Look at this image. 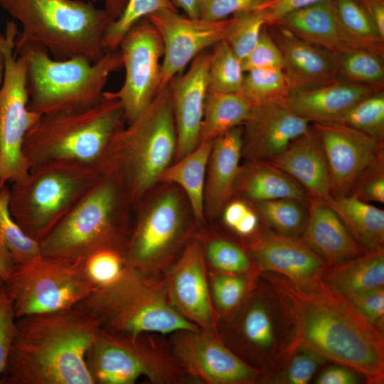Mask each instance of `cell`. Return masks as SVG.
I'll return each instance as SVG.
<instances>
[{
	"mask_svg": "<svg viewBox=\"0 0 384 384\" xmlns=\"http://www.w3.org/2000/svg\"><path fill=\"white\" fill-rule=\"evenodd\" d=\"M183 191L168 187L141 200L125 250L126 266L148 277H159L194 236Z\"/></svg>",
	"mask_w": 384,
	"mask_h": 384,
	"instance_id": "8fae6325",
	"label": "cell"
},
{
	"mask_svg": "<svg viewBox=\"0 0 384 384\" xmlns=\"http://www.w3.org/2000/svg\"><path fill=\"white\" fill-rule=\"evenodd\" d=\"M311 124L327 161L331 196H348L359 178L384 157L383 140L338 122Z\"/></svg>",
	"mask_w": 384,
	"mask_h": 384,
	"instance_id": "2e32d148",
	"label": "cell"
},
{
	"mask_svg": "<svg viewBox=\"0 0 384 384\" xmlns=\"http://www.w3.org/2000/svg\"><path fill=\"white\" fill-rule=\"evenodd\" d=\"M252 105L239 93L208 90L204 105L199 143L212 141L228 130L242 126Z\"/></svg>",
	"mask_w": 384,
	"mask_h": 384,
	"instance_id": "d6a6232c",
	"label": "cell"
},
{
	"mask_svg": "<svg viewBox=\"0 0 384 384\" xmlns=\"http://www.w3.org/2000/svg\"><path fill=\"white\" fill-rule=\"evenodd\" d=\"M14 50L27 60L28 108L41 115L96 105L110 75L123 68L119 49L106 51L94 62L83 57L52 58L45 48L34 43L15 44Z\"/></svg>",
	"mask_w": 384,
	"mask_h": 384,
	"instance_id": "5b68a950",
	"label": "cell"
},
{
	"mask_svg": "<svg viewBox=\"0 0 384 384\" xmlns=\"http://www.w3.org/2000/svg\"><path fill=\"white\" fill-rule=\"evenodd\" d=\"M94 384H133L144 377L155 384L194 383L164 335L132 336L100 329L86 354Z\"/></svg>",
	"mask_w": 384,
	"mask_h": 384,
	"instance_id": "30bf717a",
	"label": "cell"
},
{
	"mask_svg": "<svg viewBox=\"0 0 384 384\" xmlns=\"http://www.w3.org/2000/svg\"><path fill=\"white\" fill-rule=\"evenodd\" d=\"M162 278L171 306L201 330L220 337L203 248L195 235Z\"/></svg>",
	"mask_w": 384,
	"mask_h": 384,
	"instance_id": "e0dca14e",
	"label": "cell"
},
{
	"mask_svg": "<svg viewBox=\"0 0 384 384\" xmlns=\"http://www.w3.org/2000/svg\"><path fill=\"white\" fill-rule=\"evenodd\" d=\"M4 74V58L2 52L0 50V86L2 83Z\"/></svg>",
	"mask_w": 384,
	"mask_h": 384,
	"instance_id": "91938a15",
	"label": "cell"
},
{
	"mask_svg": "<svg viewBox=\"0 0 384 384\" xmlns=\"http://www.w3.org/2000/svg\"><path fill=\"white\" fill-rule=\"evenodd\" d=\"M275 23L331 53L347 49L338 33L332 0H324L292 11Z\"/></svg>",
	"mask_w": 384,
	"mask_h": 384,
	"instance_id": "f1b7e54d",
	"label": "cell"
},
{
	"mask_svg": "<svg viewBox=\"0 0 384 384\" xmlns=\"http://www.w3.org/2000/svg\"><path fill=\"white\" fill-rule=\"evenodd\" d=\"M291 324L285 355L299 350L348 367L368 383L384 381V339L350 301L322 278L297 282L263 272Z\"/></svg>",
	"mask_w": 384,
	"mask_h": 384,
	"instance_id": "6da1fadb",
	"label": "cell"
},
{
	"mask_svg": "<svg viewBox=\"0 0 384 384\" xmlns=\"http://www.w3.org/2000/svg\"><path fill=\"white\" fill-rule=\"evenodd\" d=\"M322 279L344 296L383 287L384 248L330 266Z\"/></svg>",
	"mask_w": 384,
	"mask_h": 384,
	"instance_id": "4dcf8cb0",
	"label": "cell"
},
{
	"mask_svg": "<svg viewBox=\"0 0 384 384\" xmlns=\"http://www.w3.org/2000/svg\"><path fill=\"white\" fill-rule=\"evenodd\" d=\"M268 162L281 169L309 196L327 201L332 198L327 161L319 138L311 125L279 155Z\"/></svg>",
	"mask_w": 384,
	"mask_h": 384,
	"instance_id": "d4e9b609",
	"label": "cell"
},
{
	"mask_svg": "<svg viewBox=\"0 0 384 384\" xmlns=\"http://www.w3.org/2000/svg\"><path fill=\"white\" fill-rule=\"evenodd\" d=\"M345 297L368 322L380 331L384 321L383 287Z\"/></svg>",
	"mask_w": 384,
	"mask_h": 384,
	"instance_id": "681fc988",
	"label": "cell"
},
{
	"mask_svg": "<svg viewBox=\"0 0 384 384\" xmlns=\"http://www.w3.org/2000/svg\"><path fill=\"white\" fill-rule=\"evenodd\" d=\"M307 208L308 218L302 240L329 267L368 252L324 201L309 196Z\"/></svg>",
	"mask_w": 384,
	"mask_h": 384,
	"instance_id": "cb8c5ba5",
	"label": "cell"
},
{
	"mask_svg": "<svg viewBox=\"0 0 384 384\" xmlns=\"http://www.w3.org/2000/svg\"><path fill=\"white\" fill-rule=\"evenodd\" d=\"M207 269L220 272L257 275L254 264L243 245L214 231L196 230Z\"/></svg>",
	"mask_w": 384,
	"mask_h": 384,
	"instance_id": "e575fe53",
	"label": "cell"
},
{
	"mask_svg": "<svg viewBox=\"0 0 384 384\" xmlns=\"http://www.w3.org/2000/svg\"><path fill=\"white\" fill-rule=\"evenodd\" d=\"M349 195L367 203H384V157L359 178Z\"/></svg>",
	"mask_w": 384,
	"mask_h": 384,
	"instance_id": "c3c4849f",
	"label": "cell"
},
{
	"mask_svg": "<svg viewBox=\"0 0 384 384\" xmlns=\"http://www.w3.org/2000/svg\"><path fill=\"white\" fill-rule=\"evenodd\" d=\"M267 26L282 52L290 92L323 86L338 79L333 53L297 37L279 24Z\"/></svg>",
	"mask_w": 384,
	"mask_h": 384,
	"instance_id": "7402d4cb",
	"label": "cell"
},
{
	"mask_svg": "<svg viewBox=\"0 0 384 384\" xmlns=\"http://www.w3.org/2000/svg\"><path fill=\"white\" fill-rule=\"evenodd\" d=\"M207 275L212 303L220 324L230 319L242 304L256 277L208 269Z\"/></svg>",
	"mask_w": 384,
	"mask_h": 384,
	"instance_id": "d590c367",
	"label": "cell"
},
{
	"mask_svg": "<svg viewBox=\"0 0 384 384\" xmlns=\"http://www.w3.org/2000/svg\"><path fill=\"white\" fill-rule=\"evenodd\" d=\"M100 329L81 304L17 318L0 383L94 384L86 354Z\"/></svg>",
	"mask_w": 384,
	"mask_h": 384,
	"instance_id": "7a4b0ae2",
	"label": "cell"
},
{
	"mask_svg": "<svg viewBox=\"0 0 384 384\" xmlns=\"http://www.w3.org/2000/svg\"><path fill=\"white\" fill-rule=\"evenodd\" d=\"M16 319L12 299L4 284L0 286V380L14 337Z\"/></svg>",
	"mask_w": 384,
	"mask_h": 384,
	"instance_id": "7dc6e473",
	"label": "cell"
},
{
	"mask_svg": "<svg viewBox=\"0 0 384 384\" xmlns=\"http://www.w3.org/2000/svg\"><path fill=\"white\" fill-rule=\"evenodd\" d=\"M18 29L14 21L0 33V50L4 58V74L0 86V186L23 178L29 166L23 152L26 134L41 117L28 108L27 60L16 55Z\"/></svg>",
	"mask_w": 384,
	"mask_h": 384,
	"instance_id": "4fadbf2b",
	"label": "cell"
},
{
	"mask_svg": "<svg viewBox=\"0 0 384 384\" xmlns=\"http://www.w3.org/2000/svg\"><path fill=\"white\" fill-rule=\"evenodd\" d=\"M5 286L16 319L69 309L97 289L81 263L43 255L16 265Z\"/></svg>",
	"mask_w": 384,
	"mask_h": 384,
	"instance_id": "7c38bea8",
	"label": "cell"
},
{
	"mask_svg": "<svg viewBox=\"0 0 384 384\" xmlns=\"http://www.w3.org/2000/svg\"><path fill=\"white\" fill-rule=\"evenodd\" d=\"M176 358L194 383L245 384L261 371L234 353L220 337L202 330H179L169 335Z\"/></svg>",
	"mask_w": 384,
	"mask_h": 384,
	"instance_id": "9a60e30c",
	"label": "cell"
},
{
	"mask_svg": "<svg viewBox=\"0 0 384 384\" xmlns=\"http://www.w3.org/2000/svg\"><path fill=\"white\" fill-rule=\"evenodd\" d=\"M310 124L295 114L285 100L252 105L242 125V157L247 161H269L306 132Z\"/></svg>",
	"mask_w": 384,
	"mask_h": 384,
	"instance_id": "ffe728a7",
	"label": "cell"
},
{
	"mask_svg": "<svg viewBox=\"0 0 384 384\" xmlns=\"http://www.w3.org/2000/svg\"><path fill=\"white\" fill-rule=\"evenodd\" d=\"M282 52L270 34L267 25L262 28L258 41L251 52L242 60L244 72L258 68L284 69Z\"/></svg>",
	"mask_w": 384,
	"mask_h": 384,
	"instance_id": "bcb514c9",
	"label": "cell"
},
{
	"mask_svg": "<svg viewBox=\"0 0 384 384\" xmlns=\"http://www.w3.org/2000/svg\"><path fill=\"white\" fill-rule=\"evenodd\" d=\"M244 75L242 61L228 43L222 40L215 44L210 52L208 90L223 93H239Z\"/></svg>",
	"mask_w": 384,
	"mask_h": 384,
	"instance_id": "f35d334b",
	"label": "cell"
},
{
	"mask_svg": "<svg viewBox=\"0 0 384 384\" xmlns=\"http://www.w3.org/2000/svg\"><path fill=\"white\" fill-rule=\"evenodd\" d=\"M285 372L284 379L291 384H306L316 370L319 360L317 355L304 350L294 352Z\"/></svg>",
	"mask_w": 384,
	"mask_h": 384,
	"instance_id": "816d5d0a",
	"label": "cell"
},
{
	"mask_svg": "<svg viewBox=\"0 0 384 384\" xmlns=\"http://www.w3.org/2000/svg\"><path fill=\"white\" fill-rule=\"evenodd\" d=\"M101 177L95 167L77 163L31 167L9 188L11 214L25 233L39 242Z\"/></svg>",
	"mask_w": 384,
	"mask_h": 384,
	"instance_id": "9c48e42d",
	"label": "cell"
},
{
	"mask_svg": "<svg viewBox=\"0 0 384 384\" xmlns=\"http://www.w3.org/2000/svg\"><path fill=\"white\" fill-rule=\"evenodd\" d=\"M340 37L347 49L367 50L382 56L384 36L358 0H332Z\"/></svg>",
	"mask_w": 384,
	"mask_h": 384,
	"instance_id": "1f68e13d",
	"label": "cell"
},
{
	"mask_svg": "<svg viewBox=\"0 0 384 384\" xmlns=\"http://www.w3.org/2000/svg\"><path fill=\"white\" fill-rule=\"evenodd\" d=\"M9 188H0V243L9 252L16 265L40 256V244L21 229L12 217L9 206Z\"/></svg>",
	"mask_w": 384,
	"mask_h": 384,
	"instance_id": "ab89813d",
	"label": "cell"
},
{
	"mask_svg": "<svg viewBox=\"0 0 384 384\" xmlns=\"http://www.w3.org/2000/svg\"><path fill=\"white\" fill-rule=\"evenodd\" d=\"M318 384H355L358 379L348 369L331 367L324 370L316 380Z\"/></svg>",
	"mask_w": 384,
	"mask_h": 384,
	"instance_id": "db71d44e",
	"label": "cell"
},
{
	"mask_svg": "<svg viewBox=\"0 0 384 384\" xmlns=\"http://www.w3.org/2000/svg\"><path fill=\"white\" fill-rule=\"evenodd\" d=\"M15 266L16 264L11 255L0 243V277L5 284L10 282Z\"/></svg>",
	"mask_w": 384,
	"mask_h": 384,
	"instance_id": "9f6ffc18",
	"label": "cell"
},
{
	"mask_svg": "<svg viewBox=\"0 0 384 384\" xmlns=\"http://www.w3.org/2000/svg\"><path fill=\"white\" fill-rule=\"evenodd\" d=\"M244 247L250 255L257 275L275 272L297 282L322 278L329 267L326 261L302 239L260 230L246 238Z\"/></svg>",
	"mask_w": 384,
	"mask_h": 384,
	"instance_id": "d6986e66",
	"label": "cell"
},
{
	"mask_svg": "<svg viewBox=\"0 0 384 384\" xmlns=\"http://www.w3.org/2000/svg\"><path fill=\"white\" fill-rule=\"evenodd\" d=\"M176 149L172 102L166 86L135 120L114 134L96 168L119 186L133 206L159 182Z\"/></svg>",
	"mask_w": 384,
	"mask_h": 384,
	"instance_id": "3957f363",
	"label": "cell"
},
{
	"mask_svg": "<svg viewBox=\"0 0 384 384\" xmlns=\"http://www.w3.org/2000/svg\"><path fill=\"white\" fill-rule=\"evenodd\" d=\"M270 0H201V18L220 21L235 14L257 10Z\"/></svg>",
	"mask_w": 384,
	"mask_h": 384,
	"instance_id": "f907efd6",
	"label": "cell"
},
{
	"mask_svg": "<svg viewBox=\"0 0 384 384\" xmlns=\"http://www.w3.org/2000/svg\"><path fill=\"white\" fill-rule=\"evenodd\" d=\"M176 11L171 0H128L120 14L107 28L102 40L106 51L118 49L127 31L138 21L161 10Z\"/></svg>",
	"mask_w": 384,
	"mask_h": 384,
	"instance_id": "b9f144b4",
	"label": "cell"
},
{
	"mask_svg": "<svg viewBox=\"0 0 384 384\" xmlns=\"http://www.w3.org/2000/svg\"><path fill=\"white\" fill-rule=\"evenodd\" d=\"M174 3L183 10L189 18L201 17V0H174Z\"/></svg>",
	"mask_w": 384,
	"mask_h": 384,
	"instance_id": "6f0895ef",
	"label": "cell"
},
{
	"mask_svg": "<svg viewBox=\"0 0 384 384\" xmlns=\"http://www.w3.org/2000/svg\"><path fill=\"white\" fill-rule=\"evenodd\" d=\"M4 284V281H3L2 278L0 277V286H1Z\"/></svg>",
	"mask_w": 384,
	"mask_h": 384,
	"instance_id": "94428289",
	"label": "cell"
},
{
	"mask_svg": "<svg viewBox=\"0 0 384 384\" xmlns=\"http://www.w3.org/2000/svg\"><path fill=\"white\" fill-rule=\"evenodd\" d=\"M213 142L199 143L190 153L172 162L159 178V182L178 186L184 193L197 227L205 222L204 187Z\"/></svg>",
	"mask_w": 384,
	"mask_h": 384,
	"instance_id": "83f0119b",
	"label": "cell"
},
{
	"mask_svg": "<svg viewBox=\"0 0 384 384\" xmlns=\"http://www.w3.org/2000/svg\"><path fill=\"white\" fill-rule=\"evenodd\" d=\"M0 188H1V186H0Z\"/></svg>",
	"mask_w": 384,
	"mask_h": 384,
	"instance_id": "6125c7cd",
	"label": "cell"
},
{
	"mask_svg": "<svg viewBox=\"0 0 384 384\" xmlns=\"http://www.w3.org/2000/svg\"><path fill=\"white\" fill-rule=\"evenodd\" d=\"M384 139V93L383 90L363 98L332 121Z\"/></svg>",
	"mask_w": 384,
	"mask_h": 384,
	"instance_id": "7bdbcfd3",
	"label": "cell"
},
{
	"mask_svg": "<svg viewBox=\"0 0 384 384\" xmlns=\"http://www.w3.org/2000/svg\"><path fill=\"white\" fill-rule=\"evenodd\" d=\"M333 54L339 79L383 90V56L370 50L352 48Z\"/></svg>",
	"mask_w": 384,
	"mask_h": 384,
	"instance_id": "8d00e7d4",
	"label": "cell"
},
{
	"mask_svg": "<svg viewBox=\"0 0 384 384\" xmlns=\"http://www.w3.org/2000/svg\"><path fill=\"white\" fill-rule=\"evenodd\" d=\"M241 311H237L235 321L231 324L236 340L248 352L270 350L274 343L272 318L263 302L255 298H248Z\"/></svg>",
	"mask_w": 384,
	"mask_h": 384,
	"instance_id": "836d02e7",
	"label": "cell"
},
{
	"mask_svg": "<svg viewBox=\"0 0 384 384\" xmlns=\"http://www.w3.org/2000/svg\"><path fill=\"white\" fill-rule=\"evenodd\" d=\"M265 24L259 10L235 14L229 18L223 40L242 61L255 46Z\"/></svg>",
	"mask_w": 384,
	"mask_h": 384,
	"instance_id": "ee69618b",
	"label": "cell"
},
{
	"mask_svg": "<svg viewBox=\"0 0 384 384\" xmlns=\"http://www.w3.org/2000/svg\"><path fill=\"white\" fill-rule=\"evenodd\" d=\"M82 268L90 282L97 288L114 282L125 268L124 252L115 250H102L88 257Z\"/></svg>",
	"mask_w": 384,
	"mask_h": 384,
	"instance_id": "f6af8a7d",
	"label": "cell"
},
{
	"mask_svg": "<svg viewBox=\"0 0 384 384\" xmlns=\"http://www.w3.org/2000/svg\"><path fill=\"white\" fill-rule=\"evenodd\" d=\"M290 87L282 69L258 68L245 73L239 92L252 105H261L285 100Z\"/></svg>",
	"mask_w": 384,
	"mask_h": 384,
	"instance_id": "60d3db41",
	"label": "cell"
},
{
	"mask_svg": "<svg viewBox=\"0 0 384 384\" xmlns=\"http://www.w3.org/2000/svg\"><path fill=\"white\" fill-rule=\"evenodd\" d=\"M353 239L367 252L383 248L384 210L348 195L324 201Z\"/></svg>",
	"mask_w": 384,
	"mask_h": 384,
	"instance_id": "f546056e",
	"label": "cell"
},
{
	"mask_svg": "<svg viewBox=\"0 0 384 384\" xmlns=\"http://www.w3.org/2000/svg\"><path fill=\"white\" fill-rule=\"evenodd\" d=\"M209 60L210 52L205 50L194 58L185 73L176 75L167 85L172 102L177 137L174 161L190 153L199 144L208 91Z\"/></svg>",
	"mask_w": 384,
	"mask_h": 384,
	"instance_id": "44dd1931",
	"label": "cell"
},
{
	"mask_svg": "<svg viewBox=\"0 0 384 384\" xmlns=\"http://www.w3.org/2000/svg\"><path fill=\"white\" fill-rule=\"evenodd\" d=\"M126 124L120 102L102 96L82 110L41 115L26 134L23 152L29 169L56 161L96 168L112 137Z\"/></svg>",
	"mask_w": 384,
	"mask_h": 384,
	"instance_id": "52a82bcc",
	"label": "cell"
},
{
	"mask_svg": "<svg viewBox=\"0 0 384 384\" xmlns=\"http://www.w3.org/2000/svg\"><path fill=\"white\" fill-rule=\"evenodd\" d=\"M93 3L102 1L105 5V9L115 20L123 11L128 0H89Z\"/></svg>",
	"mask_w": 384,
	"mask_h": 384,
	"instance_id": "680465c9",
	"label": "cell"
},
{
	"mask_svg": "<svg viewBox=\"0 0 384 384\" xmlns=\"http://www.w3.org/2000/svg\"><path fill=\"white\" fill-rule=\"evenodd\" d=\"M80 304L97 318L102 329L110 331L165 336L179 330H201L171 306L162 276L145 277L127 266L114 282L97 287Z\"/></svg>",
	"mask_w": 384,
	"mask_h": 384,
	"instance_id": "ba28073f",
	"label": "cell"
},
{
	"mask_svg": "<svg viewBox=\"0 0 384 384\" xmlns=\"http://www.w3.org/2000/svg\"><path fill=\"white\" fill-rule=\"evenodd\" d=\"M384 36V0H358Z\"/></svg>",
	"mask_w": 384,
	"mask_h": 384,
	"instance_id": "11a10c76",
	"label": "cell"
},
{
	"mask_svg": "<svg viewBox=\"0 0 384 384\" xmlns=\"http://www.w3.org/2000/svg\"><path fill=\"white\" fill-rule=\"evenodd\" d=\"M158 31L164 47L159 91L200 53L223 40L229 18H191L176 11L161 10L146 17Z\"/></svg>",
	"mask_w": 384,
	"mask_h": 384,
	"instance_id": "ac0fdd59",
	"label": "cell"
},
{
	"mask_svg": "<svg viewBox=\"0 0 384 384\" xmlns=\"http://www.w3.org/2000/svg\"><path fill=\"white\" fill-rule=\"evenodd\" d=\"M251 204L272 231L297 238L302 234L308 218L306 203L294 198H280Z\"/></svg>",
	"mask_w": 384,
	"mask_h": 384,
	"instance_id": "74e56055",
	"label": "cell"
},
{
	"mask_svg": "<svg viewBox=\"0 0 384 384\" xmlns=\"http://www.w3.org/2000/svg\"><path fill=\"white\" fill-rule=\"evenodd\" d=\"M0 7L21 25L16 45H40L57 60L94 62L106 53L102 40L114 19L90 1L0 0Z\"/></svg>",
	"mask_w": 384,
	"mask_h": 384,
	"instance_id": "277c9868",
	"label": "cell"
},
{
	"mask_svg": "<svg viewBox=\"0 0 384 384\" xmlns=\"http://www.w3.org/2000/svg\"><path fill=\"white\" fill-rule=\"evenodd\" d=\"M250 203L294 198L308 203L309 195L294 179L268 161H247L240 166L234 195Z\"/></svg>",
	"mask_w": 384,
	"mask_h": 384,
	"instance_id": "4316f807",
	"label": "cell"
},
{
	"mask_svg": "<svg viewBox=\"0 0 384 384\" xmlns=\"http://www.w3.org/2000/svg\"><path fill=\"white\" fill-rule=\"evenodd\" d=\"M242 149V126L233 128L213 140L206 174L205 216L218 217L234 196L235 183L241 166Z\"/></svg>",
	"mask_w": 384,
	"mask_h": 384,
	"instance_id": "603a6c76",
	"label": "cell"
},
{
	"mask_svg": "<svg viewBox=\"0 0 384 384\" xmlns=\"http://www.w3.org/2000/svg\"><path fill=\"white\" fill-rule=\"evenodd\" d=\"M131 207L119 186L102 176L39 242L41 254L81 264L102 250L125 255L132 228Z\"/></svg>",
	"mask_w": 384,
	"mask_h": 384,
	"instance_id": "8992f818",
	"label": "cell"
},
{
	"mask_svg": "<svg viewBox=\"0 0 384 384\" xmlns=\"http://www.w3.org/2000/svg\"><path fill=\"white\" fill-rule=\"evenodd\" d=\"M376 91L369 85L338 78L323 86L291 92L285 102L295 114L311 123L332 122Z\"/></svg>",
	"mask_w": 384,
	"mask_h": 384,
	"instance_id": "484cf974",
	"label": "cell"
},
{
	"mask_svg": "<svg viewBox=\"0 0 384 384\" xmlns=\"http://www.w3.org/2000/svg\"><path fill=\"white\" fill-rule=\"evenodd\" d=\"M125 78L117 91H104L102 96L117 100L127 124L135 120L159 92L164 47L154 26L144 18L136 23L122 39L119 47Z\"/></svg>",
	"mask_w": 384,
	"mask_h": 384,
	"instance_id": "5bb4252c",
	"label": "cell"
},
{
	"mask_svg": "<svg viewBox=\"0 0 384 384\" xmlns=\"http://www.w3.org/2000/svg\"><path fill=\"white\" fill-rule=\"evenodd\" d=\"M324 0H270L257 10L262 14L265 24L277 23L287 13Z\"/></svg>",
	"mask_w": 384,
	"mask_h": 384,
	"instance_id": "f5cc1de1",
	"label": "cell"
}]
</instances>
